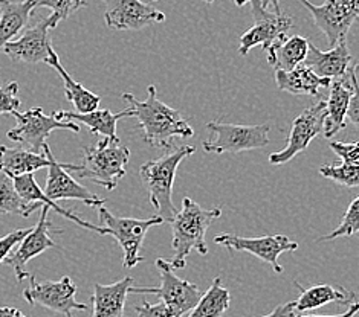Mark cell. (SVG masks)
I'll list each match as a JSON object with an SVG mask.
<instances>
[{
	"mask_svg": "<svg viewBox=\"0 0 359 317\" xmlns=\"http://www.w3.org/2000/svg\"><path fill=\"white\" fill-rule=\"evenodd\" d=\"M36 8H49L53 10V15L55 22L60 23L67 19L71 14L79 11L80 8L89 5V0H36Z\"/></svg>",
	"mask_w": 359,
	"mask_h": 317,
	"instance_id": "d6a6232c",
	"label": "cell"
},
{
	"mask_svg": "<svg viewBox=\"0 0 359 317\" xmlns=\"http://www.w3.org/2000/svg\"><path fill=\"white\" fill-rule=\"evenodd\" d=\"M57 24L54 17L49 15L32 27H27L20 32L19 38L6 43L4 52L11 59L20 63H46L49 55L54 52L49 29L57 28Z\"/></svg>",
	"mask_w": 359,
	"mask_h": 317,
	"instance_id": "5bb4252c",
	"label": "cell"
},
{
	"mask_svg": "<svg viewBox=\"0 0 359 317\" xmlns=\"http://www.w3.org/2000/svg\"><path fill=\"white\" fill-rule=\"evenodd\" d=\"M352 98V83H350V72L348 76L343 80H335L330 84V93L326 101V121H324V136L327 139L343 132L346 128V116Z\"/></svg>",
	"mask_w": 359,
	"mask_h": 317,
	"instance_id": "44dd1931",
	"label": "cell"
},
{
	"mask_svg": "<svg viewBox=\"0 0 359 317\" xmlns=\"http://www.w3.org/2000/svg\"><path fill=\"white\" fill-rule=\"evenodd\" d=\"M156 269L161 275L159 287H130V293H151L161 297L172 308L176 317H182L190 313L201 299V290L196 284H191L185 279H181L175 275V269L172 262L165 260H156Z\"/></svg>",
	"mask_w": 359,
	"mask_h": 317,
	"instance_id": "ba28073f",
	"label": "cell"
},
{
	"mask_svg": "<svg viewBox=\"0 0 359 317\" xmlns=\"http://www.w3.org/2000/svg\"><path fill=\"white\" fill-rule=\"evenodd\" d=\"M205 2H207V3H212V2H215V0H205Z\"/></svg>",
	"mask_w": 359,
	"mask_h": 317,
	"instance_id": "bcb514c9",
	"label": "cell"
},
{
	"mask_svg": "<svg viewBox=\"0 0 359 317\" xmlns=\"http://www.w3.org/2000/svg\"><path fill=\"white\" fill-rule=\"evenodd\" d=\"M313 17L316 27L326 36L329 46H337L347 40V34L359 17V0H326L323 5H313L309 0H298Z\"/></svg>",
	"mask_w": 359,
	"mask_h": 317,
	"instance_id": "9c48e42d",
	"label": "cell"
},
{
	"mask_svg": "<svg viewBox=\"0 0 359 317\" xmlns=\"http://www.w3.org/2000/svg\"><path fill=\"white\" fill-rule=\"evenodd\" d=\"M104 20L109 28L138 31L165 20V14L142 0H104Z\"/></svg>",
	"mask_w": 359,
	"mask_h": 317,
	"instance_id": "e0dca14e",
	"label": "cell"
},
{
	"mask_svg": "<svg viewBox=\"0 0 359 317\" xmlns=\"http://www.w3.org/2000/svg\"><path fill=\"white\" fill-rule=\"evenodd\" d=\"M100 218L102 221V235L114 237L118 244L121 246L124 252L123 264L126 269H133L140 262L144 261L142 256H140V251L144 243V238L147 235L149 229L153 226L162 225L165 220L155 216L147 220H138V218H123L115 217L112 212L107 211L104 206L98 208Z\"/></svg>",
	"mask_w": 359,
	"mask_h": 317,
	"instance_id": "5b68a950",
	"label": "cell"
},
{
	"mask_svg": "<svg viewBox=\"0 0 359 317\" xmlns=\"http://www.w3.org/2000/svg\"><path fill=\"white\" fill-rule=\"evenodd\" d=\"M194 153L196 147L193 145H184V147L168 150V153L159 159L145 162L140 168V176L145 190L149 191L153 208L156 209L159 217L168 223L177 213L172 199L177 167Z\"/></svg>",
	"mask_w": 359,
	"mask_h": 317,
	"instance_id": "3957f363",
	"label": "cell"
},
{
	"mask_svg": "<svg viewBox=\"0 0 359 317\" xmlns=\"http://www.w3.org/2000/svg\"><path fill=\"white\" fill-rule=\"evenodd\" d=\"M229 304V290L222 287L220 278H216L207 293L201 296L199 302L196 304L188 317H222L228 311Z\"/></svg>",
	"mask_w": 359,
	"mask_h": 317,
	"instance_id": "f1b7e54d",
	"label": "cell"
},
{
	"mask_svg": "<svg viewBox=\"0 0 359 317\" xmlns=\"http://www.w3.org/2000/svg\"><path fill=\"white\" fill-rule=\"evenodd\" d=\"M355 234H359V197L350 203L347 208L343 220H341L339 226L332 230L330 234L324 235L320 238V241H332V239L339 237H352Z\"/></svg>",
	"mask_w": 359,
	"mask_h": 317,
	"instance_id": "1f68e13d",
	"label": "cell"
},
{
	"mask_svg": "<svg viewBox=\"0 0 359 317\" xmlns=\"http://www.w3.org/2000/svg\"><path fill=\"white\" fill-rule=\"evenodd\" d=\"M17 93H19V83L17 81L0 85V115H14L19 111L22 102Z\"/></svg>",
	"mask_w": 359,
	"mask_h": 317,
	"instance_id": "836d02e7",
	"label": "cell"
},
{
	"mask_svg": "<svg viewBox=\"0 0 359 317\" xmlns=\"http://www.w3.org/2000/svg\"><path fill=\"white\" fill-rule=\"evenodd\" d=\"M49 157L45 153H36L0 145V171L10 177L34 174L37 169L48 168Z\"/></svg>",
	"mask_w": 359,
	"mask_h": 317,
	"instance_id": "4316f807",
	"label": "cell"
},
{
	"mask_svg": "<svg viewBox=\"0 0 359 317\" xmlns=\"http://www.w3.org/2000/svg\"><path fill=\"white\" fill-rule=\"evenodd\" d=\"M292 314H295V301L287 302V304H281L272 313L263 316V317H289Z\"/></svg>",
	"mask_w": 359,
	"mask_h": 317,
	"instance_id": "f35d334b",
	"label": "cell"
},
{
	"mask_svg": "<svg viewBox=\"0 0 359 317\" xmlns=\"http://www.w3.org/2000/svg\"><path fill=\"white\" fill-rule=\"evenodd\" d=\"M208 130L216 134L215 141L202 143L207 153H242L264 148L269 143V125H237L220 121L207 124Z\"/></svg>",
	"mask_w": 359,
	"mask_h": 317,
	"instance_id": "52a82bcc",
	"label": "cell"
},
{
	"mask_svg": "<svg viewBox=\"0 0 359 317\" xmlns=\"http://www.w3.org/2000/svg\"><path fill=\"white\" fill-rule=\"evenodd\" d=\"M252 15L254 27L248 29L241 37V46L238 52L246 57L254 46H262L266 50L273 43L285 37L287 31L292 28L294 20L287 15L277 14L276 11H269L268 8H263L259 0H252Z\"/></svg>",
	"mask_w": 359,
	"mask_h": 317,
	"instance_id": "4fadbf2b",
	"label": "cell"
},
{
	"mask_svg": "<svg viewBox=\"0 0 359 317\" xmlns=\"http://www.w3.org/2000/svg\"><path fill=\"white\" fill-rule=\"evenodd\" d=\"M53 115L54 118L60 119V121L83 122L90 130V134H101L112 142H119V138L116 134V124L119 119L123 118H133V111L130 107L119 111V113H112L109 108H102V110L97 108V110L88 111V113L57 110Z\"/></svg>",
	"mask_w": 359,
	"mask_h": 317,
	"instance_id": "d6986e66",
	"label": "cell"
},
{
	"mask_svg": "<svg viewBox=\"0 0 359 317\" xmlns=\"http://www.w3.org/2000/svg\"><path fill=\"white\" fill-rule=\"evenodd\" d=\"M350 62H352V57L348 52L347 40L339 41L337 46L329 50H321L309 41V50H307L304 64L311 67L318 76L335 81L346 78Z\"/></svg>",
	"mask_w": 359,
	"mask_h": 317,
	"instance_id": "ac0fdd59",
	"label": "cell"
},
{
	"mask_svg": "<svg viewBox=\"0 0 359 317\" xmlns=\"http://www.w3.org/2000/svg\"><path fill=\"white\" fill-rule=\"evenodd\" d=\"M276 83L280 90L292 95L320 97V89L330 87L332 80L318 76L303 63L292 71H276Z\"/></svg>",
	"mask_w": 359,
	"mask_h": 317,
	"instance_id": "7402d4cb",
	"label": "cell"
},
{
	"mask_svg": "<svg viewBox=\"0 0 359 317\" xmlns=\"http://www.w3.org/2000/svg\"><path fill=\"white\" fill-rule=\"evenodd\" d=\"M37 206L25 202L15 190L14 180L0 171V213H15L28 218Z\"/></svg>",
	"mask_w": 359,
	"mask_h": 317,
	"instance_id": "f546056e",
	"label": "cell"
},
{
	"mask_svg": "<svg viewBox=\"0 0 359 317\" xmlns=\"http://www.w3.org/2000/svg\"><path fill=\"white\" fill-rule=\"evenodd\" d=\"M36 0H23L11 2L2 0V17H0V50H4L6 43L20 36V32L28 27L32 11L36 10Z\"/></svg>",
	"mask_w": 359,
	"mask_h": 317,
	"instance_id": "d4e9b609",
	"label": "cell"
},
{
	"mask_svg": "<svg viewBox=\"0 0 359 317\" xmlns=\"http://www.w3.org/2000/svg\"><path fill=\"white\" fill-rule=\"evenodd\" d=\"M250 2H252V0H234V3H236L237 6H243V5L250 3ZM259 2L262 3V6H263V8H269V6H272V8H273V11H276L277 14H281L280 0H259Z\"/></svg>",
	"mask_w": 359,
	"mask_h": 317,
	"instance_id": "60d3db41",
	"label": "cell"
},
{
	"mask_svg": "<svg viewBox=\"0 0 359 317\" xmlns=\"http://www.w3.org/2000/svg\"><path fill=\"white\" fill-rule=\"evenodd\" d=\"M320 174L323 177L333 180V182L341 186H359V167L346 164V162H343L341 165H324L320 168Z\"/></svg>",
	"mask_w": 359,
	"mask_h": 317,
	"instance_id": "4dcf8cb0",
	"label": "cell"
},
{
	"mask_svg": "<svg viewBox=\"0 0 359 317\" xmlns=\"http://www.w3.org/2000/svg\"><path fill=\"white\" fill-rule=\"evenodd\" d=\"M329 147L339 159H343V162H346V164L359 167V141L330 142Z\"/></svg>",
	"mask_w": 359,
	"mask_h": 317,
	"instance_id": "e575fe53",
	"label": "cell"
},
{
	"mask_svg": "<svg viewBox=\"0 0 359 317\" xmlns=\"http://www.w3.org/2000/svg\"><path fill=\"white\" fill-rule=\"evenodd\" d=\"M215 241L220 246H224L229 251L236 252H248L259 260L268 262L276 273H281L283 269L278 262V256L285 252H295L298 244L292 239H289L286 235H266L259 238H243L236 235H217Z\"/></svg>",
	"mask_w": 359,
	"mask_h": 317,
	"instance_id": "9a60e30c",
	"label": "cell"
},
{
	"mask_svg": "<svg viewBox=\"0 0 359 317\" xmlns=\"http://www.w3.org/2000/svg\"><path fill=\"white\" fill-rule=\"evenodd\" d=\"M130 160V150L119 142L104 138L95 145L84 147L83 164L76 171L80 178L92 180L107 191H112L127 173Z\"/></svg>",
	"mask_w": 359,
	"mask_h": 317,
	"instance_id": "277c9868",
	"label": "cell"
},
{
	"mask_svg": "<svg viewBox=\"0 0 359 317\" xmlns=\"http://www.w3.org/2000/svg\"><path fill=\"white\" fill-rule=\"evenodd\" d=\"M0 17H2V0H0Z\"/></svg>",
	"mask_w": 359,
	"mask_h": 317,
	"instance_id": "f6af8a7d",
	"label": "cell"
},
{
	"mask_svg": "<svg viewBox=\"0 0 359 317\" xmlns=\"http://www.w3.org/2000/svg\"><path fill=\"white\" fill-rule=\"evenodd\" d=\"M31 229L32 227L15 229V230H11L10 234H6L5 237L0 238V262H4L6 260V256L13 252V248L15 246H19L22 239L29 234Z\"/></svg>",
	"mask_w": 359,
	"mask_h": 317,
	"instance_id": "d590c367",
	"label": "cell"
},
{
	"mask_svg": "<svg viewBox=\"0 0 359 317\" xmlns=\"http://www.w3.org/2000/svg\"><path fill=\"white\" fill-rule=\"evenodd\" d=\"M135 311L138 313L140 317H176L172 308L162 301L155 305L142 302V305L135 307Z\"/></svg>",
	"mask_w": 359,
	"mask_h": 317,
	"instance_id": "8d00e7d4",
	"label": "cell"
},
{
	"mask_svg": "<svg viewBox=\"0 0 359 317\" xmlns=\"http://www.w3.org/2000/svg\"><path fill=\"white\" fill-rule=\"evenodd\" d=\"M294 286L300 290V297L295 301V311L303 313L309 310H316V308H321L327 304L337 302L341 305H352L356 301V293L355 291L346 290L341 286H315L311 288H303L298 282L295 281Z\"/></svg>",
	"mask_w": 359,
	"mask_h": 317,
	"instance_id": "603a6c76",
	"label": "cell"
},
{
	"mask_svg": "<svg viewBox=\"0 0 359 317\" xmlns=\"http://www.w3.org/2000/svg\"><path fill=\"white\" fill-rule=\"evenodd\" d=\"M142 2H145V3H147V2H159V0H142Z\"/></svg>",
	"mask_w": 359,
	"mask_h": 317,
	"instance_id": "ee69618b",
	"label": "cell"
},
{
	"mask_svg": "<svg viewBox=\"0 0 359 317\" xmlns=\"http://www.w3.org/2000/svg\"><path fill=\"white\" fill-rule=\"evenodd\" d=\"M121 98L129 102L133 118L138 119L144 142L153 148L172 150L175 138H193L194 130L177 110L164 104L158 98L155 85H149L147 99L138 101L132 93H123Z\"/></svg>",
	"mask_w": 359,
	"mask_h": 317,
	"instance_id": "6da1fadb",
	"label": "cell"
},
{
	"mask_svg": "<svg viewBox=\"0 0 359 317\" xmlns=\"http://www.w3.org/2000/svg\"><path fill=\"white\" fill-rule=\"evenodd\" d=\"M43 153L49 157L45 192L50 200H80L84 204H88V206L97 209L100 206H104V199H100L97 194L90 192L86 186L80 185L74 177L67 174V171H74V173H76V171L80 169V165L60 164V162L54 159L53 151L49 150L48 143L43 147Z\"/></svg>",
	"mask_w": 359,
	"mask_h": 317,
	"instance_id": "7c38bea8",
	"label": "cell"
},
{
	"mask_svg": "<svg viewBox=\"0 0 359 317\" xmlns=\"http://www.w3.org/2000/svg\"><path fill=\"white\" fill-rule=\"evenodd\" d=\"M133 278L126 276L114 284L93 286L92 295V316L90 317H123L127 295L130 293Z\"/></svg>",
	"mask_w": 359,
	"mask_h": 317,
	"instance_id": "ffe728a7",
	"label": "cell"
},
{
	"mask_svg": "<svg viewBox=\"0 0 359 317\" xmlns=\"http://www.w3.org/2000/svg\"><path fill=\"white\" fill-rule=\"evenodd\" d=\"M46 64L50 66V67H54L57 73L60 75V78L63 80L66 99L71 102V104L75 107V110L79 111V113H88V111L98 108L101 98L98 95H95V93H92L90 90H88L83 84L76 83L72 78V76L66 72V69L63 67L62 62H60V57H58L55 50L49 55V59L46 62Z\"/></svg>",
	"mask_w": 359,
	"mask_h": 317,
	"instance_id": "83f0119b",
	"label": "cell"
},
{
	"mask_svg": "<svg viewBox=\"0 0 359 317\" xmlns=\"http://www.w3.org/2000/svg\"><path fill=\"white\" fill-rule=\"evenodd\" d=\"M350 83H352V98H350L347 118L356 128H359V85L355 83L352 75H350Z\"/></svg>",
	"mask_w": 359,
	"mask_h": 317,
	"instance_id": "74e56055",
	"label": "cell"
},
{
	"mask_svg": "<svg viewBox=\"0 0 359 317\" xmlns=\"http://www.w3.org/2000/svg\"><path fill=\"white\" fill-rule=\"evenodd\" d=\"M29 287L23 291V299L31 305L45 307L50 311L72 317V311L88 310L86 304H81L75 299L76 286L69 276L60 281L37 282L36 276L29 275Z\"/></svg>",
	"mask_w": 359,
	"mask_h": 317,
	"instance_id": "30bf717a",
	"label": "cell"
},
{
	"mask_svg": "<svg viewBox=\"0 0 359 317\" xmlns=\"http://www.w3.org/2000/svg\"><path fill=\"white\" fill-rule=\"evenodd\" d=\"M222 216V209L215 206L211 209H203L190 197H184L182 209L170 220L173 230V252L175 258L172 261L173 269H184L187 264V256L193 251L201 255L208 253V246L205 241L208 227L212 221Z\"/></svg>",
	"mask_w": 359,
	"mask_h": 317,
	"instance_id": "7a4b0ae2",
	"label": "cell"
},
{
	"mask_svg": "<svg viewBox=\"0 0 359 317\" xmlns=\"http://www.w3.org/2000/svg\"><path fill=\"white\" fill-rule=\"evenodd\" d=\"M0 317H28L13 307H0Z\"/></svg>",
	"mask_w": 359,
	"mask_h": 317,
	"instance_id": "b9f144b4",
	"label": "cell"
},
{
	"mask_svg": "<svg viewBox=\"0 0 359 317\" xmlns=\"http://www.w3.org/2000/svg\"><path fill=\"white\" fill-rule=\"evenodd\" d=\"M350 75H352V78H353L355 83L359 85V63L353 66V69H352V72H350Z\"/></svg>",
	"mask_w": 359,
	"mask_h": 317,
	"instance_id": "7bdbcfd3",
	"label": "cell"
},
{
	"mask_svg": "<svg viewBox=\"0 0 359 317\" xmlns=\"http://www.w3.org/2000/svg\"><path fill=\"white\" fill-rule=\"evenodd\" d=\"M17 125L6 133V138L25 143L36 153H43L48 136L55 130H69L80 133V125L74 121H60L54 115L46 116L41 107H32L27 111H17L13 115Z\"/></svg>",
	"mask_w": 359,
	"mask_h": 317,
	"instance_id": "8992f818",
	"label": "cell"
},
{
	"mask_svg": "<svg viewBox=\"0 0 359 317\" xmlns=\"http://www.w3.org/2000/svg\"><path fill=\"white\" fill-rule=\"evenodd\" d=\"M14 180V186L15 190L19 191L22 199L29 203V204H34V206H37V204H41V206H48L49 209L55 211L57 213H60V216L66 217L67 220L74 221L76 226H80L83 229H89V230H93V232H97L98 235H102V226H97V225H92V223L89 221H84L81 220L80 217H76L75 213L66 211L63 208H60L57 202L50 200L49 197L46 195V192L41 190V188L37 185L36 178H34L32 174H23V176H17L13 178Z\"/></svg>",
	"mask_w": 359,
	"mask_h": 317,
	"instance_id": "cb8c5ba5",
	"label": "cell"
},
{
	"mask_svg": "<svg viewBox=\"0 0 359 317\" xmlns=\"http://www.w3.org/2000/svg\"><path fill=\"white\" fill-rule=\"evenodd\" d=\"M48 213L49 208L41 206L37 225L19 243L17 251L13 255H8L6 260L4 261L8 267L13 269L17 282H23L25 279H28L29 273L27 272V264L31 260L49 251V248L57 247V243L49 237V230L53 229V223L48 220Z\"/></svg>",
	"mask_w": 359,
	"mask_h": 317,
	"instance_id": "2e32d148",
	"label": "cell"
},
{
	"mask_svg": "<svg viewBox=\"0 0 359 317\" xmlns=\"http://www.w3.org/2000/svg\"><path fill=\"white\" fill-rule=\"evenodd\" d=\"M309 50V40L302 36L281 37L266 49L268 62L276 71H292L304 63Z\"/></svg>",
	"mask_w": 359,
	"mask_h": 317,
	"instance_id": "484cf974",
	"label": "cell"
},
{
	"mask_svg": "<svg viewBox=\"0 0 359 317\" xmlns=\"http://www.w3.org/2000/svg\"><path fill=\"white\" fill-rule=\"evenodd\" d=\"M326 101H320L309 108H306L302 115L295 118L290 128L286 147L273 153L269 156L271 165H283L292 160L297 154L307 150L309 143L324 130V121H326Z\"/></svg>",
	"mask_w": 359,
	"mask_h": 317,
	"instance_id": "8fae6325",
	"label": "cell"
},
{
	"mask_svg": "<svg viewBox=\"0 0 359 317\" xmlns=\"http://www.w3.org/2000/svg\"><path fill=\"white\" fill-rule=\"evenodd\" d=\"M359 313V302H353L352 305H348V308L346 310V313L343 314H335V316H318V314H309V316H304V314H292L289 317H355Z\"/></svg>",
	"mask_w": 359,
	"mask_h": 317,
	"instance_id": "ab89813d",
	"label": "cell"
}]
</instances>
